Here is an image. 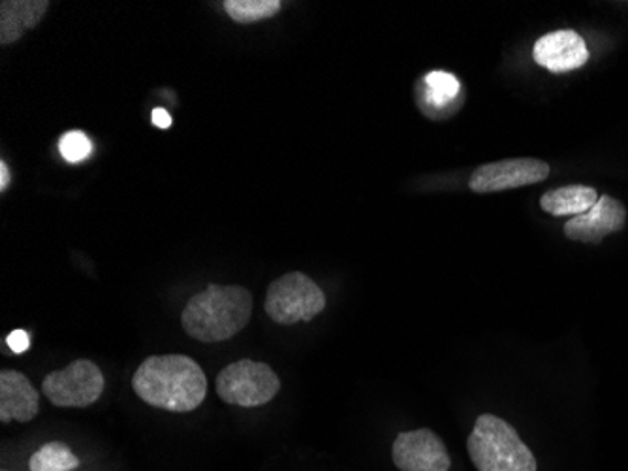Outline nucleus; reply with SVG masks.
<instances>
[{"instance_id": "obj_1", "label": "nucleus", "mask_w": 628, "mask_h": 471, "mask_svg": "<svg viewBox=\"0 0 628 471\" xmlns=\"http://www.w3.org/2000/svg\"><path fill=\"white\" fill-rule=\"evenodd\" d=\"M132 389L153 408L191 413L207 397V378L196 360L186 354H154L138 368Z\"/></svg>"}, {"instance_id": "obj_2", "label": "nucleus", "mask_w": 628, "mask_h": 471, "mask_svg": "<svg viewBox=\"0 0 628 471\" xmlns=\"http://www.w3.org/2000/svg\"><path fill=\"white\" fill-rule=\"evenodd\" d=\"M253 304V294L245 287L210 285L186 302L181 323L194 340L226 341L249 324Z\"/></svg>"}, {"instance_id": "obj_3", "label": "nucleus", "mask_w": 628, "mask_h": 471, "mask_svg": "<svg viewBox=\"0 0 628 471\" xmlns=\"http://www.w3.org/2000/svg\"><path fill=\"white\" fill-rule=\"evenodd\" d=\"M467 451L478 471H536L535 454L521 441L516 428L489 413L476 419Z\"/></svg>"}, {"instance_id": "obj_4", "label": "nucleus", "mask_w": 628, "mask_h": 471, "mask_svg": "<svg viewBox=\"0 0 628 471\" xmlns=\"http://www.w3.org/2000/svg\"><path fill=\"white\" fill-rule=\"evenodd\" d=\"M326 308V294L308 275L290 272L273 281L265 294V311L278 324L313 321Z\"/></svg>"}, {"instance_id": "obj_5", "label": "nucleus", "mask_w": 628, "mask_h": 471, "mask_svg": "<svg viewBox=\"0 0 628 471\" xmlns=\"http://www.w3.org/2000/svg\"><path fill=\"white\" fill-rule=\"evenodd\" d=\"M216 394L222 402L240 408H259L272 402L281 391V379L264 362L237 360L216 375Z\"/></svg>"}, {"instance_id": "obj_6", "label": "nucleus", "mask_w": 628, "mask_h": 471, "mask_svg": "<svg viewBox=\"0 0 628 471\" xmlns=\"http://www.w3.org/2000/svg\"><path fill=\"white\" fill-rule=\"evenodd\" d=\"M104 387L102 370L87 359L48 373L42 381L43 394L57 408H89L102 397Z\"/></svg>"}, {"instance_id": "obj_7", "label": "nucleus", "mask_w": 628, "mask_h": 471, "mask_svg": "<svg viewBox=\"0 0 628 471\" xmlns=\"http://www.w3.org/2000/svg\"><path fill=\"white\" fill-rule=\"evenodd\" d=\"M392 457L399 471H448L452 465L444 441L429 428L401 432Z\"/></svg>"}, {"instance_id": "obj_8", "label": "nucleus", "mask_w": 628, "mask_h": 471, "mask_svg": "<svg viewBox=\"0 0 628 471\" xmlns=\"http://www.w3.org/2000/svg\"><path fill=\"white\" fill-rule=\"evenodd\" d=\"M548 176V162L538 159H506L476 168L468 187L475 192H500L535 186Z\"/></svg>"}, {"instance_id": "obj_9", "label": "nucleus", "mask_w": 628, "mask_h": 471, "mask_svg": "<svg viewBox=\"0 0 628 471\" xmlns=\"http://www.w3.org/2000/svg\"><path fill=\"white\" fill-rule=\"evenodd\" d=\"M627 223V210L617 199L604 194L591 210L568 219L565 236L568 240L584 243H600L606 236L619 232Z\"/></svg>"}, {"instance_id": "obj_10", "label": "nucleus", "mask_w": 628, "mask_h": 471, "mask_svg": "<svg viewBox=\"0 0 628 471\" xmlns=\"http://www.w3.org/2000/svg\"><path fill=\"white\" fill-rule=\"evenodd\" d=\"M533 57L549 72L565 74L581 69L589 61V50L578 32L555 31L536 42Z\"/></svg>"}, {"instance_id": "obj_11", "label": "nucleus", "mask_w": 628, "mask_h": 471, "mask_svg": "<svg viewBox=\"0 0 628 471\" xmlns=\"http://www.w3.org/2000/svg\"><path fill=\"white\" fill-rule=\"evenodd\" d=\"M40 411V394L31 381L16 370L0 372V421L31 422Z\"/></svg>"}, {"instance_id": "obj_12", "label": "nucleus", "mask_w": 628, "mask_h": 471, "mask_svg": "<svg viewBox=\"0 0 628 471\" xmlns=\"http://www.w3.org/2000/svg\"><path fill=\"white\" fill-rule=\"evenodd\" d=\"M48 0H2L0 2V44H13L32 31L48 12Z\"/></svg>"}, {"instance_id": "obj_13", "label": "nucleus", "mask_w": 628, "mask_h": 471, "mask_svg": "<svg viewBox=\"0 0 628 471\" xmlns=\"http://www.w3.org/2000/svg\"><path fill=\"white\" fill-rule=\"evenodd\" d=\"M598 194L592 187L568 186L551 189L540 199L543 210L554 218H576L597 204Z\"/></svg>"}, {"instance_id": "obj_14", "label": "nucleus", "mask_w": 628, "mask_h": 471, "mask_svg": "<svg viewBox=\"0 0 628 471\" xmlns=\"http://www.w3.org/2000/svg\"><path fill=\"white\" fill-rule=\"evenodd\" d=\"M224 10L240 26H253L281 12L278 0H224Z\"/></svg>"}, {"instance_id": "obj_15", "label": "nucleus", "mask_w": 628, "mask_h": 471, "mask_svg": "<svg viewBox=\"0 0 628 471\" xmlns=\"http://www.w3.org/2000/svg\"><path fill=\"white\" fill-rule=\"evenodd\" d=\"M80 465V460L69 445L61 441H51L40 447L29 459L31 471H72Z\"/></svg>"}, {"instance_id": "obj_16", "label": "nucleus", "mask_w": 628, "mask_h": 471, "mask_svg": "<svg viewBox=\"0 0 628 471\" xmlns=\"http://www.w3.org/2000/svg\"><path fill=\"white\" fill-rule=\"evenodd\" d=\"M425 100L435 108H446L459 97L462 83L450 72H432L424 80Z\"/></svg>"}, {"instance_id": "obj_17", "label": "nucleus", "mask_w": 628, "mask_h": 471, "mask_svg": "<svg viewBox=\"0 0 628 471\" xmlns=\"http://www.w3.org/2000/svg\"><path fill=\"white\" fill-rule=\"evenodd\" d=\"M59 151L64 157V161L81 162L93 151V143L81 131H70L61 138Z\"/></svg>"}, {"instance_id": "obj_18", "label": "nucleus", "mask_w": 628, "mask_h": 471, "mask_svg": "<svg viewBox=\"0 0 628 471\" xmlns=\"http://www.w3.org/2000/svg\"><path fill=\"white\" fill-rule=\"evenodd\" d=\"M8 348L12 349L13 353L21 354L29 351L31 348V338L27 334L26 330H13L7 338Z\"/></svg>"}, {"instance_id": "obj_19", "label": "nucleus", "mask_w": 628, "mask_h": 471, "mask_svg": "<svg viewBox=\"0 0 628 471\" xmlns=\"http://www.w3.org/2000/svg\"><path fill=\"white\" fill-rule=\"evenodd\" d=\"M153 123L159 129H170L172 127V116L164 108H156V110H153Z\"/></svg>"}, {"instance_id": "obj_20", "label": "nucleus", "mask_w": 628, "mask_h": 471, "mask_svg": "<svg viewBox=\"0 0 628 471\" xmlns=\"http://www.w3.org/2000/svg\"><path fill=\"white\" fill-rule=\"evenodd\" d=\"M8 183H10V170H8L7 162L0 161V191H7Z\"/></svg>"}]
</instances>
